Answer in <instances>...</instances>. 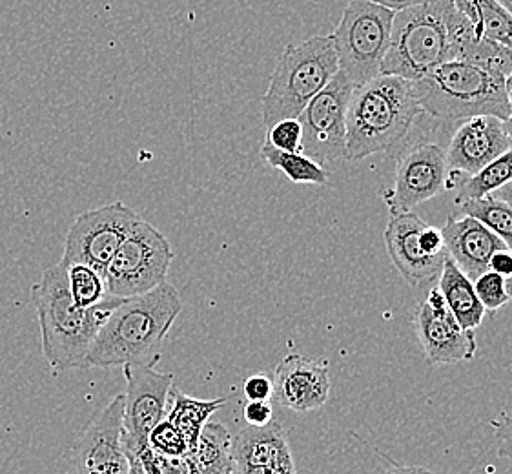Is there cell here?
<instances>
[{
  "mask_svg": "<svg viewBox=\"0 0 512 474\" xmlns=\"http://www.w3.org/2000/svg\"><path fill=\"white\" fill-rule=\"evenodd\" d=\"M183 307L181 294L168 281L141 296L119 299L97 332L84 369L117 365L154 367Z\"/></svg>",
  "mask_w": 512,
  "mask_h": 474,
  "instance_id": "cell-1",
  "label": "cell"
},
{
  "mask_svg": "<svg viewBox=\"0 0 512 474\" xmlns=\"http://www.w3.org/2000/svg\"><path fill=\"white\" fill-rule=\"evenodd\" d=\"M41 327L42 352L53 372L84 369L97 332L121 298H108L93 309L75 305L68 289V263L61 259L31 287Z\"/></svg>",
  "mask_w": 512,
  "mask_h": 474,
  "instance_id": "cell-2",
  "label": "cell"
},
{
  "mask_svg": "<svg viewBox=\"0 0 512 474\" xmlns=\"http://www.w3.org/2000/svg\"><path fill=\"white\" fill-rule=\"evenodd\" d=\"M423 114L412 83L396 75H378L354 88L347 112V161H361L390 150L409 134Z\"/></svg>",
  "mask_w": 512,
  "mask_h": 474,
  "instance_id": "cell-3",
  "label": "cell"
},
{
  "mask_svg": "<svg viewBox=\"0 0 512 474\" xmlns=\"http://www.w3.org/2000/svg\"><path fill=\"white\" fill-rule=\"evenodd\" d=\"M423 114L443 121H467L512 114L502 73L469 61H447L412 83Z\"/></svg>",
  "mask_w": 512,
  "mask_h": 474,
  "instance_id": "cell-4",
  "label": "cell"
},
{
  "mask_svg": "<svg viewBox=\"0 0 512 474\" xmlns=\"http://www.w3.org/2000/svg\"><path fill=\"white\" fill-rule=\"evenodd\" d=\"M452 15V0H432L398 11L381 75H396L414 83L443 62L454 61Z\"/></svg>",
  "mask_w": 512,
  "mask_h": 474,
  "instance_id": "cell-5",
  "label": "cell"
},
{
  "mask_svg": "<svg viewBox=\"0 0 512 474\" xmlns=\"http://www.w3.org/2000/svg\"><path fill=\"white\" fill-rule=\"evenodd\" d=\"M338 72V55L330 35L287 46L261 103L265 126L270 128L277 121L297 119Z\"/></svg>",
  "mask_w": 512,
  "mask_h": 474,
  "instance_id": "cell-6",
  "label": "cell"
},
{
  "mask_svg": "<svg viewBox=\"0 0 512 474\" xmlns=\"http://www.w3.org/2000/svg\"><path fill=\"white\" fill-rule=\"evenodd\" d=\"M394 17L396 11L369 0H350L338 28L330 35L339 72L345 73L356 88L381 75Z\"/></svg>",
  "mask_w": 512,
  "mask_h": 474,
  "instance_id": "cell-7",
  "label": "cell"
},
{
  "mask_svg": "<svg viewBox=\"0 0 512 474\" xmlns=\"http://www.w3.org/2000/svg\"><path fill=\"white\" fill-rule=\"evenodd\" d=\"M174 261V250L161 230L137 221L106 268L110 298H134L163 285Z\"/></svg>",
  "mask_w": 512,
  "mask_h": 474,
  "instance_id": "cell-8",
  "label": "cell"
},
{
  "mask_svg": "<svg viewBox=\"0 0 512 474\" xmlns=\"http://www.w3.org/2000/svg\"><path fill=\"white\" fill-rule=\"evenodd\" d=\"M141 219L134 208L121 201L82 212L68 230L62 259L68 265L81 263L92 267L104 276L115 252Z\"/></svg>",
  "mask_w": 512,
  "mask_h": 474,
  "instance_id": "cell-9",
  "label": "cell"
},
{
  "mask_svg": "<svg viewBox=\"0 0 512 474\" xmlns=\"http://www.w3.org/2000/svg\"><path fill=\"white\" fill-rule=\"evenodd\" d=\"M354 88L345 73H336L297 117L303 126V154L318 165L345 159L347 112Z\"/></svg>",
  "mask_w": 512,
  "mask_h": 474,
  "instance_id": "cell-10",
  "label": "cell"
},
{
  "mask_svg": "<svg viewBox=\"0 0 512 474\" xmlns=\"http://www.w3.org/2000/svg\"><path fill=\"white\" fill-rule=\"evenodd\" d=\"M447 152L438 143H418L401 152L396 161L394 185L381 197L390 216L412 212L447 188Z\"/></svg>",
  "mask_w": 512,
  "mask_h": 474,
  "instance_id": "cell-11",
  "label": "cell"
},
{
  "mask_svg": "<svg viewBox=\"0 0 512 474\" xmlns=\"http://www.w3.org/2000/svg\"><path fill=\"white\" fill-rule=\"evenodd\" d=\"M123 447L139 451L148 447V436L163 422L174 374L157 372L146 365H124Z\"/></svg>",
  "mask_w": 512,
  "mask_h": 474,
  "instance_id": "cell-12",
  "label": "cell"
},
{
  "mask_svg": "<svg viewBox=\"0 0 512 474\" xmlns=\"http://www.w3.org/2000/svg\"><path fill=\"white\" fill-rule=\"evenodd\" d=\"M421 349L431 365L469 361L478 352L474 330L461 329L438 287H432L414 316Z\"/></svg>",
  "mask_w": 512,
  "mask_h": 474,
  "instance_id": "cell-13",
  "label": "cell"
},
{
  "mask_svg": "<svg viewBox=\"0 0 512 474\" xmlns=\"http://www.w3.org/2000/svg\"><path fill=\"white\" fill-rule=\"evenodd\" d=\"M124 394H117L81 434L77 474H132L123 447Z\"/></svg>",
  "mask_w": 512,
  "mask_h": 474,
  "instance_id": "cell-14",
  "label": "cell"
},
{
  "mask_svg": "<svg viewBox=\"0 0 512 474\" xmlns=\"http://www.w3.org/2000/svg\"><path fill=\"white\" fill-rule=\"evenodd\" d=\"M512 150L502 119L480 115L463 121L452 135L447 152V185L458 177L474 176L483 166Z\"/></svg>",
  "mask_w": 512,
  "mask_h": 474,
  "instance_id": "cell-15",
  "label": "cell"
},
{
  "mask_svg": "<svg viewBox=\"0 0 512 474\" xmlns=\"http://www.w3.org/2000/svg\"><path fill=\"white\" fill-rule=\"evenodd\" d=\"M425 223L418 214L405 212L390 216L385 228V245L390 261L403 279L412 287L429 285L440 278L447 256H429L420 247V236Z\"/></svg>",
  "mask_w": 512,
  "mask_h": 474,
  "instance_id": "cell-16",
  "label": "cell"
},
{
  "mask_svg": "<svg viewBox=\"0 0 512 474\" xmlns=\"http://www.w3.org/2000/svg\"><path fill=\"white\" fill-rule=\"evenodd\" d=\"M274 398L294 413L321 409L330 396V376L325 361L310 360L299 354L283 358L274 372Z\"/></svg>",
  "mask_w": 512,
  "mask_h": 474,
  "instance_id": "cell-17",
  "label": "cell"
},
{
  "mask_svg": "<svg viewBox=\"0 0 512 474\" xmlns=\"http://www.w3.org/2000/svg\"><path fill=\"white\" fill-rule=\"evenodd\" d=\"M441 236L449 258L472 283L489 270L492 256L507 248L500 237L469 216H449L441 227Z\"/></svg>",
  "mask_w": 512,
  "mask_h": 474,
  "instance_id": "cell-18",
  "label": "cell"
},
{
  "mask_svg": "<svg viewBox=\"0 0 512 474\" xmlns=\"http://www.w3.org/2000/svg\"><path fill=\"white\" fill-rule=\"evenodd\" d=\"M236 471L250 467H290L294 465L288 436L281 423L246 427L232 442Z\"/></svg>",
  "mask_w": 512,
  "mask_h": 474,
  "instance_id": "cell-19",
  "label": "cell"
},
{
  "mask_svg": "<svg viewBox=\"0 0 512 474\" xmlns=\"http://www.w3.org/2000/svg\"><path fill=\"white\" fill-rule=\"evenodd\" d=\"M438 290L461 329L476 330L482 325L487 310L483 309L482 301L478 299L474 283L449 256L441 270Z\"/></svg>",
  "mask_w": 512,
  "mask_h": 474,
  "instance_id": "cell-20",
  "label": "cell"
},
{
  "mask_svg": "<svg viewBox=\"0 0 512 474\" xmlns=\"http://www.w3.org/2000/svg\"><path fill=\"white\" fill-rule=\"evenodd\" d=\"M226 402H230V396L217 398V400H199L179 391L177 387H172L168 394L164 418L183 434L188 445V453H190L197 444L206 423L210 422V416H214L223 405H226Z\"/></svg>",
  "mask_w": 512,
  "mask_h": 474,
  "instance_id": "cell-21",
  "label": "cell"
},
{
  "mask_svg": "<svg viewBox=\"0 0 512 474\" xmlns=\"http://www.w3.org/2000/svg\"><path fill=\"white\" fill-rule=\"evenodd\" d=\"M232 442L223 423L208 422L188 456L201 474H236Z\"/></svg>",
  "mask_w": 512,
  "mask_h": 474,
  "instance_id": "cell-22",
  "label": "cell"
},
{
  "mask_svg": "<svg viewBox=\"0 0 512 474\" xmlns=\"http://www.w3.org/2000/svg\"><path fill=\"white\" fill-rule=\"evenodd\" d=\"M472 30L487 41L496 42L512 52V15L496 0H452Z\"/></svg>",
  "mask_w": 512,
  "mask_h": 474,
  "instance_id": "cell-23",
  "label": "cell"
},
{
  "mask_svg": "<svg viewBox=\"0 0 512 474\" xmlns=\"http://www.w3.org/2000/svg\"><path fill=\"white\" fill-rule=\"evenodd\" d=\"M456 183H460L456 197L458 205L496 194L512 183V150L483 166L474 176L458 177Z\"/></svg>",
  "mask_w": 512,
  "mask_h": 474,
  "instance_id": "cell-24",
  "label": "cell"
},
{
  "mask_svg": "<svg viewBox=\"0 0 512 474\" xmlns=\"http://www.w3.org/2000/svg\"><path fill=\"white\" fill-rule=\"evenodd\" d=\"M261 159L268 166H272L274 170H279L281 174H285L288 177V181L294 183V185H328L327 168L318 165L316 161H312L303 152H297V154L279 152V150L272 148L268 143H263V146H261Z\"/></svg>",
  "mask_w": 512,
  "mask_h": 474,
  "instance_id": "cell-25",
  "label": "cell"
},
{
  "mask_svg": "<svg viewBox=\"0 0 512 474\" xmlns=\"http://www.w3.org/2000/svg\"><path fill=\"white\" fill-rule=\"evenodd\" d=\"M460 207L463 216L478 219L494 236L500 237L503 245L512 252V205L496 196H489L465 201Z\"/></svg>",
  "mask_w": 512,
  "mask_h": 474,
  "instance_id": "cell-26",
  "label": "cell"
},
{
  "mask_svg": "<svg viewBox=\"0 0 512 474\" xmlns=\"http://www.w3.org/2000/svg\"><path fill=\"white\" fill-rule=\"evenodd\" d=\"M132 474H201L192 458L185 456H164L154 449L144 447L139 451H124Z\"/></svg>",
  "mask_w": 512,
  "mask_h": 474,
  "instance_id": "cell-27",
  "label": "cell"
},
{
  "mask_svg": "<svg viewBox=\"0 0 512 474\" xmlns=\"http://www.w3.org/2000/svg\"><path fill=\"white\" fill-rule=\"evenodd\" d=\"M68 289L75 305L81 309H93L108 298L103 274L81 263L68 265Z\"/></svg>",
  "mask_w": 512,
  "mask_h": 474,
  "instance_id": "cell-28",
  "label": "cell"
},
{
  "mask_svg": "<svg viewBox=\"0 0 512 474\" xmlns=\"http://www.w3.org/2000/svg\"><path fill=\"white\" fill-rule=\"evenodd\" d=\"M474 289L478 299L482 301L483 309L491 312L503 309L511 301V296L507 292V279L492 270H487L474 281Z\"/></svg>",
  "mask_w": 512,
  "mask_h": 474,
  "instance_id": "cell-29",
  "label": "cell"
},
{
  "mask_svg": "<svg viewBox=\"0 0 512 474\" xmlns=\"http://www.w3.org/2000/svg\"><path fill=\"white\" fill-rule=\"evenodd\" d=\"M265 143L279 152H303V126L299 119H283L267 128Z\"/></svg>",
  "mask_w": 512,
  "mask_h": 474,
  "instance_id": "cell-30",
  "label": "cell"
},
{
  "mask_svg": "<svg viewBox=\"0 0 512 474\" xmlns=\"http://www.w3.org/2000/svg\"><path fill=\"white\" fill-rule=\"evenodd\" d=\"M148 445L150 449H154L155 453L164 454V456L188 454V445L183 434L179 433L166 418L152 429V433L148 436Z\"/></svg>",
  "mask_w": 512,
  "mask_h": 474,
  "instance_id": "cell-31",
  "label": "cell"
},
{
  "mask_svg": "<svg viewBox=\"0 0 512 474\" xmlns=\"http://www.w3.org/2000/svg\"><path fill=\"white\" fill-rule=\"evenodd\" d=\"M248 402H268L274 394V383L265 374H254L243 385Z\"/></svg>",
  "mask_w": 512,
  "mask_h": 474,
  "instance_id": "cell-32",
  "label": "cell"
},
{
  "mask_svg": "<svg viewBox=\"0 0 512 474\" xmlns=\"http://www.w3.org/2000/svg\"><path fill=\"white\" fill-rule=\"evenodd\" d=\"M494 438L498 440V456L512 462V416H503L492 422Z\"/></svg>",
  "mask_w": 512,
  "mask_h": 474,
  "instance_id": "cell-33",
  "label": "cell"
},
{
  "mask_svg": "<svg viewBox=\"0 0 512 474\" xmlns=\"http://www.w3.org/2000/svg\"><path fill=\"white\" fill-rule=\"evenodd\" d=\"M243 416L250 427H265L274 422V409L268 402H248L243 409Z\"/></svg>",
  "mask_w": 512,
  "mask_h": 474,
  "instance_id": "cell-34",
  "label": "cell"
},
{
  "mask_svg": "<svg viewBox=\"0 0 512 474\" xmlns=\"http://www.w3.org/2000/svg\"><path fill=\"white\" fill-rule=\"evenodd\" d=\"M420 247L429 256H449L447 248H445V241L441 236V230L431 227V225L423 228L420 236Z\"/></svg>",
  "mask_w": 512,
  "mask_h": 474,
  "instance_id": "cell-35",
  "label": "cell"
},
{
  "mask_svg": "<svg viewBox=\"0 0 512 474\" xmlns=\"http://www.w3.org/2000/svg\"><path fill=\"white\" fill-rule=\"evenodd\" d=\"M489 270L492 272H496V274H500L502 278L511 279L512 278V252L509 248H502V250H498L494 256L491 258V263H489Z\"/></svg>",
  "mask_w": 512,
  "mask_h": 474,
  "instance_id": "cell-36",
  "label": "cell"
},
{
  "mask_svg": "<svg viewBox=\"0 0 512 474\" xmlns=\"http://www.w3.org/2000/svg\"><path fill=\"white\" fill-rule=\"evenodd\" d=\"M369 2H374V4H379L383 8H389V10L398 13V11L409 10V8H414V6L427 4V2H432V0H369Z\"/></svg>",
  "mask_w": 512,
  "mask_h": 474,
  "instance_id": "cell-37",
  "label": "cell"
},
{
  "mask_svg": "<svg viewBox=\"0 0 512 474\" xmlns=\"http://www.w3.org/2000/svg\"><path fill=\"white\" fill-rule=\"evenodd\" d=\"M236 474H296V465H290V467H250V469H239Z\"/></svg>",
  "mask_w": 512,
  "mask_h": 474,
  "instance_id": "cell-38",
  "label": "cell"
},
{
  "mask_svg": "<svg viewBox=\"0 0 512 474\" xmlns=\"http://www.w3.org/2000/svg\"><path fill=\"white\" fill-rule=\"evenodd\" d=\"M379 474H432L431 471L423 467H407V465L392 464L390 469Z\"/></svg>",
  "mask_w": 512,
  "mask_h": 474,
  "instance_id": "cell-39",
  "label": "cell"
},
{
  "mask_svg": "<svg viewBox=\"0 0 512 474\" xmlns=\"http://www.w3.org/2000/svg\"><path fill=\"white\" fill-rule=\"evenodd\" d=\"M492 196H496L498 199L505 201V203L512 205V183L511 185H507L505 188H502V190H498V192H496V194H492Z\"/></svg>",
  "mask_w": 512,
  "mask_h": 474,
  "instance_id": "cell-40",
  "label": "cell"
},
{
  "mask_svg": "<svg viewBox=\"0 0 512 474\" xmlns=\"http://www.w3.org/2000/svg\"><path fill=\"white\" fill-rule=\"evenodd\" d=\"M505 93H507V99H509L512 108V73L507 75V79H505Z\"/></svg>",
  "mask_w": 512,
  "mask_h": 474,
  "instance_id": "cell-41",
  "label": "cell"
},
{
  "mask_svg": "<svg viewBox=\"0 0 512 474\" xmlns=\"http://www.w3.org/2000/svg\"><path fill=\"white\" fill-rule=\"evenodd\" d=\"M503 128H505V134L509 135V139L512 141V114L503 121Z\"/></svg>",
  "mask_w": 512,
  "mask_h": 474,
  "instance_id": "cell-42",
  "label": "cell"
},
{
  "mask_svg": "<svg viewBox=\"0 0 512 474\" xmlns=\"http://www.w3.org/2000/svg\"><path fill=\"white\" fill-rule=\"evenodd\" d=\"M500 6H502L503 10L509 11L512 15V0H496Z\"/></svg>",
  "mask_w": 512,
  "mask_h": 474,
  "instance_id": "cell-43",
  "label": "cell"
},
{
  "mask_svg": "<svg viewBox=\"0 0 512 474\" xmlns=\"http://www.w3.org/2000/svg\"><path fill=\"white\" fill-rule=\"evenodd\" d=\"M507 292H509V296H511L512 299V278L507 279Z\"/></svg>",
  "mask_w": 512,
  "mask_h": 474,
  "instance_id": "cell-44",
  "label": "cell"
}]
</instances>
